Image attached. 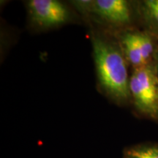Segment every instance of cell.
I'll return each instance as SVG.
<instances>
[{"instance_id":"1","label":"cell","mask_w":158,"mask_h":158,"mask_svg":"<svg viewBox=\"0 0 158 158\" xmlns=\"http://www.w3.org/2000/svg\"><path fill=\"white\" fill-rule=\"evenodd\" d=\"M100 81L110 94L122 100L130 98V78L125 59L117 48L98 37L92 40Z\"/></svg>"},{"instance_id":"2","label":"cell","mask_w":158,"mask_h":158,"mask_svg":"<svg viewBox=\"0 0 158 158\" xmlns=\"http://www.w3.org/2000/svg\"><path fill=\"white\" fill-rule=\"evenodd\" d=\"M130 91L136 109L147 117L158 119V73L155 62L133 69Z\"/></svg>"},{"instance_id":"3","label":"cell","mask_w":158,"mask_h":158,"mask_svg":"<svg viewBox=\"0 0 158 158\" xmlns=\"http://www.w3.org/2000/svg\"><path fill=\"white\" fill-rule=\"evenodd\" d=\"M33 21L43 27H53L68 20L66 7L56 0H31L28 4Z\"/></svg>"},{"instance_id":"4","label":"cell","mask_w":158,"mask_h":158,"mask_svg":"<svg viewBox=\"0 0 158 158\" xmlns=\"http://www.w3.org/2000/svg\"><path fill=\"white\" fill-rule=\"evenodd\" d=\"M93 9L100 16L116 24L127 25L133 20L130 4L124 0H97Z\"/></svg>"},{"instance_id":"5","label":"cell","mask_w":158,"mask_h":158,"mask_svg":"<svg viewBox=\"0 0 158 158\" xmlns=\"http://www.w3.org/2000/svg\"><path fill=\"white\" fill-rule=\"evenodd\" d=\"M122 42L126 59L134 68L145 65L138 43L137 31H128L124 34Z\"/></svg>"},{"instance_id":"6","label":"cell","mask_w":158,"mask_h":158,"mask_svg":"<svg viewBox=\"0 0 158 158\" xmlns=\"http://www.w3.org/2000/svg\"><path fill=\"white\" fill-rule=\"evenodd\" d=\"M141 14L151 31H148L158 40V0H145L141 3Z\"/></svg>"},{"instance_id":"7","label":"cell","mask_w":158,"mask_h":158,"mask_svg":"<svg viewBox=\"0 0 158 158\" xmlns=\"http://www.w3.org/2000/svg\"><path fill=\"white\" fill-rule=\"evenodd\" d=\"M124 158H158V143H141L127 147Z\"/></svg>"},{"instance_id":"8","label":"cell","mask_w":158,"mask_h":158,"mask_svg":"<svg viewBox=\"0 0 158 158\" xmlns=\"http://www.w3.org/2000/svg\"><path fill=\"white\" fill-rule=\"evenodd\" d=\"M154 62H155V66H156V68H157V73H158V45H157V53H156L155 58V61H154Z\"/></svg>"}]
</instances>
